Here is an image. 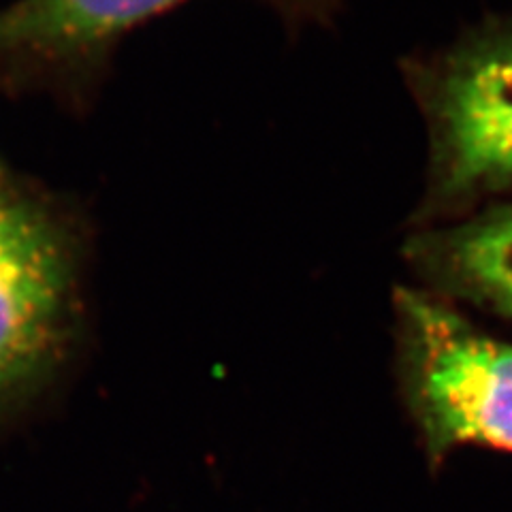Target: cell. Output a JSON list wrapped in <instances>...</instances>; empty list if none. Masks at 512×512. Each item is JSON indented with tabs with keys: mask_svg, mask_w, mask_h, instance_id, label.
<instances>
[{
	"mask_svg": "<svg viewBox=\"0 0 512 512\" xmlns=\"http://www.w3.org/2000/svg\"><path fill=\"white\" fill-rule=\"evenodd\" d=\"M178 3L182 0H35L45 35L82 67H103L128 30Z\"/></svg>",
	"mask_w": 512,
	"mask_h": 512,
	"instance_id": "cell-5",
	"label": "cell"
},
{
	"mask_svg": "<svg viewBox=\"0 0 512 512\" xmlns=\"http://www.w3.org/2000/svg\"><path fill=\"white\" fill-rule=\"evenodd\" d=\"M429 131L423 218L512 186V24L480 30L414 69Z\"/></svg>",
	"mask_w": 512,
	"mask_h": 512,
	"instance_id": "cell-3",
	"label": "cell"
},
{
	"mask_svg": "<svg viewBox=\"0 0 512 512\" xmlns=\"http://www.w3.org/2000/svg\"><path fill=\"white\" fill-rule=\"evenodd\" d=\"M408 261L434 291L512 320V203L414 235Z\"/></svg>",
	"mask_w": 512,
	"mask_h": 512,
	"instance_id": "cell-4",
	"label": "cell"
},
{
	"mask_svg": "<svg viewBox=\"0 0 512 512\" xmlns=\"http://www.w3.org/2000/svg\"><path fill=\"white\" fill-rule=\"evenodd\" d=\"M399 376L431 463L459 446L512 453V344L436 293H395Z\"/></svg>",
	"mask_w": 512,
	"mask_h": 512,
	"instance_id": "cell-2",
	"label": "cell"
},
{
	"mask_svg": "<svg viewBox=\"0 0 512 512\" xmlns=\"http://www.w3.org/2000/svg\"><path fill=\"white\" fill-rule=\"evenodd\" d=\"M84 316L73 212L0 156V425L69 361Z\"/></svg>",
	"mask_w": 512,
	"mask_h": 512,
	"instance_id": "cell-1",
	"label": "cell"
}]
</instances>
